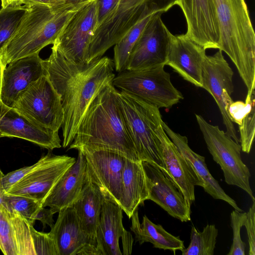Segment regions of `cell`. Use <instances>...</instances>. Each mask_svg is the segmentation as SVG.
<instances>
[{"label": "cell", "instance_id": "32", "mask_svg": "<svg viewBox=\"0 0 255 255\" xmlns=\"http://www.w3.org/2000/svg\"><path fill=\"white\" fill-rule=\"evenodd\" d=\"M231 226L233 230V243L227 255H245L246 243L241 237V229L244 226L246 212L234 210L231 213Z\"/></svg>", "mask_w": 255, "mask_h": 255}, {"label": "cell", "instance_id": "17", "mask_svg": "<svg viewBox=\"0 0 255 255\" xmlns=\"http://www.w3.org/2000/svg\"><path fill=\"white\" fill-rule=\"evenodd\" d=\"M205 51L185 33H171L165 65L171 67L186 81L202 88L203 65L207 56Z\"/></svg>", "mask_w": 255, "mask_h": 255}, {"label": "cell", "instance_id": "29", "mask_svg": "<svg viewBox=\"0 0 255 255\" xmlns=\"http://www.w3.org/2000/svg\"><path fill=\"white\" fill-rule=\"evenodd\" d=\"M218 230L214 224H207L202 232L191 229L190 242L182 251V255H214Z\"/></svg>", "mask_w": 255, "mask_h": 255}, {"label": "cell", "instance_id": "13", "mask_svg": "<svg viewBox=\"0 0 255 255\" xmlns=\"http://www.w3.org/2000/svg\"><path fill=\"white\" fill-rule=\"evenodd\" d=\"M87 168L92 179L102 194L107 195L120 206L122 196V174L127 158L107 150L81 148Z\"/></svg>", "mask_w": 255, "mask_h": 255}, {"label": "cell", "instance_id": "30", "mask_svg": "<svg viewBox=\"0 0 255 255\" xmlns=\"http://www.w3.org/2000/svg\"><path fill=\"white\" fill-rule=\"evenodd\" d=\"M4 207L10 212H17L33 226L36 216L43 207L39 201L27 197L6 193L3 195Z\"/></svg>", "mask_w": 255, "mask_h": 255}, {"label": "cell", "instance_id": "38", "mask_svg": "<svg viewBox=\"0 0 255 255\" xmlns=\"http://www.w3.org/2000/svg\"><path fill=\"white\" fill-rule=\"evenodd\" d=\"M117 0H98L97 22L96 28L106 19L109 13L112 11Z\"/></svg>", "mask_w": 255, "mask_h": 255}, {"label": "cell", "instance_id": "35", "mask_svg": "<svg viewBox=\"0 0 255 255\" xmlns=\"http://www.w3.org/2000/svg\"><path fill=\"white\" fill-rule=\"evenodd\" d=\"M255 103V92H249L244 102L241 101L233 102L228 109V114L233 123L240 126L245 116L252 110Z\"/></svg>", "mask_w": 255, "mask_h": 255}, {"label": "cell", "instance_id": "25", "mask_svg": "<svg viewBox=\"0 0 255 255\" xmlns=\"http://www.w3.org/2000/svg\"><path fill=\"white\" fill-rule=\"evenodd\" d=\"M148 178L142 161L126 159L122 174V196L120 207L130 218L134 211L148 200Z\"/></svg>", "mask_w": 255, "mask_h": 255}, {"label": "cell", "instance_id": "21", "mask_svg": "<svg viewBox=\"0 0 255 255\" xmlns=\"http://www.w3.org/2000/svg\"><path fill=\"white\" fill-rule=\"evenodd\" d=\"M31 225L0 205V250L4 255H36Z\"/></svg>", "mask_w": 255, "mask_h": 255}, {"label": "cell", "instance_id": "40", "mask_svg": "<svg viewBox=\"0 0 255 255\" xmlns=\"http://www.w3.org/2000/svg\"><path fill=\"white\" fill-rule=\"evenodd\" d=\"M121 238L122 239L123 248L122 254L125 255H130L133 242L132 235L126 230Z\"/></svg>", "mask_w": 255, "mask_h": 255}, {"label": "cell", "instance_id": "33", "mask_svg": "<svg viewBox=\"0 0 255 255\" xmlns=\"http://www.w3.org/2000/svg\"><path fill=\"white\" fill-rule=\"evenodd\" d=\"M241 150L249 153L252 149L255 130V105L245 116L239 126Z\"/></svg>", "mask_w": 255, "mask_h": 255}, {"label": "cell", "instance_id": "31", "mask_svg": "<svg viewBox=\"0 0 255 255\" xmlns=\"http://www.w3.org/2000/svg\"><path fill=\"white\" fill-rule=\"evenodd\" d=\"M27 7L24 4L0 9V48L14 32Z\"/></svg>", "mask_w": 255, "mask_h": 255}, {"label": "cell", "instance_id": "19", "mask_svg": "<svg viewBox=\"0 0 255 255\" xmlns=\"http://www.w3.org/2000/svg\"><path fill=\"white\" fill-rule=\"evenodd\" d=\"M162 122L158 127L156 134L160 142L163 171L192 204L195 200V186L201 187V183L185 157L165 132Z\"/></svg>", "mask_w": 255, "mask_h": 255}, {"label": "cell", "instance_id": "36", "mask_svg": "<svg viewBox=\"0 0 255 255\" xmlns=\"http://www.w3.org/2000/svg\"><path fill=\"white\" fill-rule=\"evenodd\" d=\"M244 226L245 227L248 238L249 255H255V200L246 213Z\"/></svg>", "mask_w": 255, "mask_h": 255}, {"label": "cell", "instance_id": "9", "mask_svg": "<svg viewBox=\"0 0 255 255\" xmlns=\"http://www.w3.org/2000/svg\"><path fill=\"white\" fill-rule=\"evenodd\" d=\"M74 157L49 151L36 167L14 184L6 193L34 198L42 203L65 172L75 162Z\"/></svg>", "mask_w": 255, "mask_h": 255}, {"label": "cell", "instance_id": "14", "mask_svg": "<svg viewBox=\"0 0 255 255\" xmlns=\"http://www.w3.org/2000/svg\"><path fill=\"white\" fill-rule=\"evenodd\" d=\"M185 18V34L205 50L219 48L220 34L214 0H177Z\"/></svg>", "mask_w": 255, "mask_h": 255}, {"label": "cell", "instance_id": "15", "mask_svg": "<svg viewBox=\"0 0 255 255\" xmlns=\"http://www.w3.org/2000/svg\"><path fill=\"white\" fill-rule=\"evenodd\" d=\"M50 232L58 255H100L96 240L83 231L72 206L58 212L56 222Z\"/></svg>", "mask_w": 255, "mask_h": 255}, {"label": "cell", "instance_id": "27", "mask_svg": "<svg viewBox=\"0 0 255 255\" xmlns=\"http://www.w3.org/2000/svg\"><path fill=\"white\" fill-rule=\"evenodd\" d=\"M138 208L131 217V230L133 232L135 240L140 245L148 242L154 248L164 250H170L175 254L177 250L181 252L185 249L183 241L179 236H175L166 231L160 224H155L145 215L141 224L139 222Z\"/></svg>", "mask_w": 255, "mask_h": 255}, {"label": "cell", "instance_id": "16", "mask_svg": "<svg viewBox=\"0 0 255 255\" xmlns=\"http://www.w3.org/2000/svg\"><path fill=\"white\" fill-rule=\"evenodd\" d=\"M148 178L150 200L170 216L182 222L191 220V203L165 172L157 166L142 161Z\"/></svg>", "mask_w": 255, "mask_h": 255}, {"label": "cell", "instance_id": "43", "mask_svg": "<svg viewBox=\"0 0 255 255\" xmlns=\"http://www.w3.org/2000/svg\"><path fill=\"white\" fill-rule=\"evenodd\" d=\"M1 8H5L10 5H21L22 0H0Z\"/></svg>", "mask_w": 255, "mask_h": 255}, {"label": "cell", "instance_id": "3", "mask_svg": "<svg viewBox=\"0 0 255 255\" xmlns=\"http://www.w3.org/2000/svg\"><path fill=\"white\" fill-rule=\"evenodd\" d=\"M89 3L27 5L14 32L0 48L4 67L17 59L39 53L44 47L53 44L76 13Z\"/></svg>", "mask_w": 255, "mask_h": 255}, {"label": "cell", "instance_id": "5", "mask_svg": "<svg viewBox=\"0 0 255 255\" xmlns=\"http://www.w3.org/2000/svg\"><path fill=\"white\" fill-rule=\"evenodd\" d=\"M123 118L140 160L163 171L161 148L156 134L163 122L159 108L133 95L117 92Z\"/></svg>", "mask_w": 255, "mask_h": 255}, {"label": "cell", "instance_id": "42", "mask_svg": "<svg viewBox=\"0 0 255 255\" xmlns=\"http://www.w3.org/2000/svg\"><path fill=\"white\" fill-rule=\"evenodd\" d=\"M58 3L78 4L91 2L95 0H55Z\"/></svg>", "mask_w": 255, "mask_h": 255}, {"label": "cell", "instance_id": "23", "mask_svg": "<svg viewBox=\"0 0 255 255\" xmlns=\"http://www.w3.org/2000/svg\"><path fill=\"white\" fill-rule=\"evenodd\" d=\"M162 127L196 174L204 191L214 199L223 200L235 210L243 212L235 200L226 193L210 173L205 162V157L196 153L190 147L187 137L174 131L163 121Z\"/></svg>", "mask_w": 255, "mask_h": 255}, {"label": "cell", "instance_id": "24", "mask_svg": "<svg viewBox=\"0 0 255 255\" xmlns=\"http://www.w3.org/2000/svg\"><path fill=\"white\" fill-rule=\"evenodd\" d=\"M123 212L117 203L103 194L96 234L97 249L100 255H122L119 240L126 230L123 224Z\"/></svg>", "mask_w": 255, "mask_h": 255}, {"label": "cell", "instance_id": "22", "mask_svg": "<svg viewBox=\"0 0 255 255\" xmlns=\"http://www.w3.org/2000/svg\"><path fill=\"white\" fill-rule=\"evenodd\" d=\"M75 162L65 172L42 202L54 214L71 206L79 197L85 183L86 159L81 150Z\"/></svg>", "mask_w": 255, "mask_h": 255}, {"label": "cell", "instance_id": "1", "mask_svg": "<svg viewBox=\"0 0 255 255\" xmlns=\"http://www.w3.org/2000/svg\"><path fill=\"white\" fill-rule=\"evenodd\" d=\"M45 74L60 97L64 113L62 146L73 142L79 124L92 101L115 77L113 61L102 57L89 63L67 59L52 45L49 57L42 59Z\"/></svg>", "mask_w": 255, "mask_h": 255}, {"label": "cell", "instance_id": "6", "mask_svg": "<svg viewBox=\"0 0 255 255\" xmlns=\"http://www.w3.org/2000/svg\"><path fill=\"white\" fill-rule=\"evenodd\" d=\"M165 65L125 70L115 76L112 84L121 91L133 95L158 108H169L183 99L172 84Z\"/></svg>", "mask_w": 255, "mask_h": 255}, {"label": "cell", "instance_id": "39", "mask_svg": "<svg viewBox=\"0 0 255 255\" xmlns=\"http://www.w3.org/2000/svg\"><path fill=\"white\" fill-rule=\"evenodd\" d=\"M54 214L50 208L47 209L42 207L39 210L35 219L40 221L42 223L44 228H45L46 225L52 228L54 224L53 219Z\"/></svg>", "mask_w": 255, "mask_h": 255}, {"label": "cell", "instance_id": "46", "mask_svg": "<svg viewBox=\"0 0 255 255\" xmlns=\"http://www.w3.org/2000/svg\"><path fill=\"white\" fill-rule=\"evenodd\" d=\"M3 137V134L1 133V132L0 131V137Z\"/></svg>", "mask_w": 255, "mask_h": 255}, {"label": "cell", "instance_id": "41", "mask_svg": "<svg viewBox=\"0 0 255 255\" xmlns=\"http://www.w3.org/2000/svg\"><path fill=\"white\" fill-rule=\"evenodd\" d=\"M22 3L30 6L35 4L53 5L58 3L55 0H22Z\"/></svg>", "mask_w": 255, "mask_h": 255}, {"label": "cell", "instance_id": "28", "mask_svg": "<svg viewBox=\"0 0 255 255\" xmlns=\"http://www.w3.org/2000/svg\"><path fill=\"white\" fill-rule=\"evenodd\" d=\"M157 12H147L136 22L114 46V64L116 71L126 70L129 56L144 28Z\"/></svg>", "mask_w": 255, "mask_h": 255}, {"label": "cell", "instance_id": "11", "mask_svg": "<svg viewBox=\"0 0 255 255\" xmlns=\"http://www.w3.org/2000/svg\"><path fill=\"white\" fill-rule=\"evenodd\" d=\"M233 74L221 50L213 55L206 56L202 68V88L211 95L217 103L226 128V133L239 143L234 123L228 112L229 106L233 102L231 97L234 91Z\"/></svg>", "mask_w": 255, "mask_h": 255}, {"label": "cell", "instance_id": "12", "mask_svg": "<svg viewBox=\"0 0 255 255\" xmlns=\"http://www.w3.org/2000/svg\"><path fill=\"white\" fill-rule=\"evenodd\" d=\"M156 13L149 21L134 45L126 70L166 65L171 32Z\"/></svg>", "mask_w": 255, "mask_h": 255}, {"label": "cell", "instance_id": "44", "mask_svg": "<svg viewBox=\"0 0 255 255\" xmlns=\"http://www.w3.org/2000/svg\"><path fill=\"white\" fill-rule=\"evenodd\" d=\"M4 174L0 169V205H1L4 206V202H3V195L5 193V190H4L2 184V178L4 176Z\"/></svg>", "mask_w": 255, "mask_h": 255}, {"label": "cell", "instance_id": "7", "mask_svg": "<svg viewBox=\"0 0 255 255\" xmlns=\"http://www.w3.org/2000/svg\"><path fill=\"white\" fill-rule=\"evenodd\" d=\"M195 117L207 148L222 170L226 183L241 188L255 200L250 185L251 173L242 161L241 145L218 126L210 124L201 115Z\"/></svg>", "mask_w": 255, "mask_h": 255}, {"label": "cell", "instance_id": "10", "mask_svg": "<svg viewBox=\"0 0 255 255\" xmlns=\"http://www.w3.org/2000/svg\"><path fill=\"white\" fill-rule=\"evenodd\" d=\"M98 1L79 9L52 44L72 62L88 63L89 47L97 22Z\"/></svg>", "mask_w": 255, "mask_h": 255}, {"label": "cell", "instance_id": "18", "mask_svg": "<svg viewBox=\"0 0 255 255\" xmlns=\"http://www.w3.org/2000/svg\"><path fill=\"white\" fill-rule=\"evenodd\" d=\"M0 131L3 137L22 138L50 150L61 147L58 131L35 124L1 101Z\"/></svg>", "mask_w": 255, "mask_h": 255}, {"label": "cell", "instance_id": "4", "mask_svg": "<svg viewBox=\"0 0 255 255\" xmlns=\"http://www.w3.org/2000/svg\"><path fill=\"white\" fill-rule=\"evenodd\" d=\"M219 48L229 57L247 88H255V34L245 0H214Z\"/></svg>", "mask_w": 255, "mask_h": 255}, {"label": "cell", "instance_id": "2", "mask_svg": "<svg viewBox=\"0 0 255 255\" xmlns=\"http://www.w3.org/2000/svg\"><path fill=\"white\" fill-rule=\"evenodd\" d=\"M117 92L111 83L96 95L83 116L69 149L107 150L134 161H141L126 127Z\"/></svg>", "mask_w": 255, "mask_h": 255}, {"label": "cell", "instance_id": "26", "mask_svg": "<svg viewBox=\"0 0 255 255\" xmlns=\"http://www.w3.org/2000/svg\"><path fill=\"white\" fill-rule=\"evenodd\" d=\"M103 200V194L92 179L86 165L84 184L79 197L72 206L83 231L95 239Z\"/></svg>", "mask_w": 255, "mask_h": 255}, {"label": "cell", "instance_id": "37", "mask_svg": "<svg viewBox=\"0 0 255 255\" xmlns=\"http://www.w3.org/2000/svg\"><path fill=\"white\" fill-rule=\"evenodd\" d=\"M36 165L37 162L32 165L20 168L4 175L2 178V184L5 192L7 191L14 184L33 170Z\"/></svg>", "mask_w": 255, "mask_h": 255}, {"label": "cell", "instance_id": "8", "mask_svg": "<svg viewBox=\"0 0 255 255\" xmlns=\"http://www.w3.org/2000/svg\"><path fill=\"white\" fill-rule=\"evenodd\" d=\"M12 108L35 124L55 131L63 123L60 97L45 74L19 94Z\"/></svg>", "mask_w": 255, "mask_h": 255}, {"label": "cell", "instance_id": "34", "mask_svg": "<svg viewBox=\"0 0 255 255\" xmlns=\"http://www.w3.org/2000/svg\"><path fill=\"white\" fill-rule=\"evenodd\" d=\"M31 233L36 255H58L54 239L50 232L37 231L32 226Z\"/></svg>", "mask_w": 255, "mask_h": 255}, {"label": "cell", "instance_id": "20", "mask_svg": "<svg viewBox=\"0 0 255 255\" xmlns=\"http://www.w3.org/2000/svg\"><path fill=\"white\" fill-rule=\"evenodd\" d=\"M44 74L42 59L39 53L9 63L3 72L1 102L12 108L19 94Z\"/></svg>", "mask_w": 255, "mask_h": 255}, {"label": "cell", "instance_id": "45", "mask_svg": "<svg viewBox=\"0 0 255 255\" xmlns=\"http://www.w3.org/2000/svg\"><path fill=\"white\" fill-rule=\"evenodd\" d=\"M4 68L5 67L3 65L0 57V102L1 101V93L2 85L3 72Z\"/></svg>", "mask_w": 255, "mask_h": 255}]
</instances>
